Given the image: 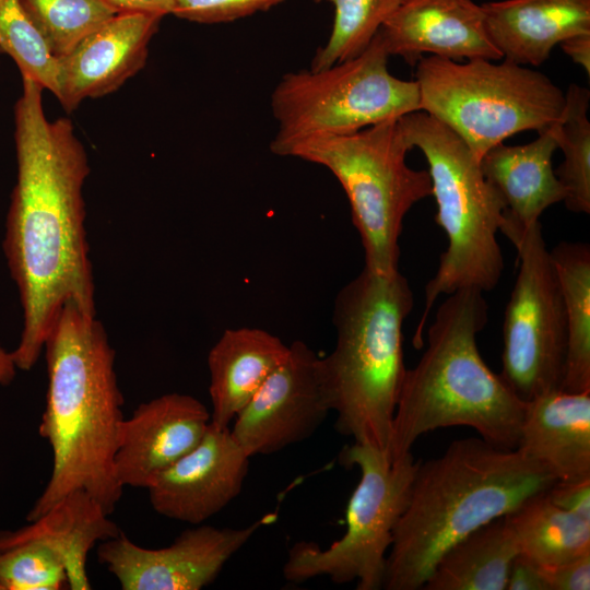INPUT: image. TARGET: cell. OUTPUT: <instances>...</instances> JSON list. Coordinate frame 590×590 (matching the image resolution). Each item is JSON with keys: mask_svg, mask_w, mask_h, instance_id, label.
<instances>
[{"mask_svg": "<svg viewBox=\"0 0 590 590\" xmlns=\"http://www.w3.org/2000/svg\"><path fill=\"white\" fill-rule=\"evenodd\" d=\"M43 91L22 76L14 106L17 174L2 243L23 320L12 355L25 371L68 302L96 315L83 197L88 158L70 119L46 118Z\"/></svg>", "mask_w": 590, "mask_h": 590, "instance_id": "1", "label": "cell"}, {"mask_svg": "<svg viewBox=\"0 0 590 590\" xmlns=\"http://www.w3.org/2000/svg\"><path fill=\"white\" fill-rule=\"evenodd\" d=\"M43 352L48 386L38 433L51 448L52 469L26 521L75 491L87 493L110 516L123 491L114 470L125 418L115 350L96 315L68 302Z\"/></svg>", "mask_w": 590, "mask_h": 590, "instance_id": "2", "label": "cell"}, {"mask_svg": "<svg viewBox=\"0 0 590 590\" xmlns=\"http://www.w3.org/2000/svg\"><path fill=\"white\" fill-rule=\"evenodd\" d=\"M555 477L517 449L453 440L420 462L387 555L382 589L418 590L458 541L545 492Z\"/></svg>", "mask_w": 590, "mask_h": 590, "instance_id": "3", "label": "cell"}, {"mask_svg": "<svg viewBox=\"0 0 590 590\" xmlns=\"http://www.w3.org/2000/svg\"><path fill=\"white\" fill-rule=\"evenodd\" d=\"M487 321L488 305L477 288L458 290L439 305L427 347L403 379L392 422V460L410 452L422 435L455 426L516 449L526 402L479 352L476 335Z\"/></svg>", "mask_w": 590, "mask_h": 590, "instance_id": "4", "label": "cell"}, {"mask_svg": "<svg viewBox=\"0 0 590 590\" xmlns=\"http://www.w3.org/2000/svg\"><path fill=\"white\" fill-rule=\"evenodd\" d=\"M414 296L409 281L367 269L338 293L337 340L322 357L335 429L390 457L393 416L406 373L403 323Z\"/></svg>", "mask_w": 590, "mask_h": 590, "instance_id": "5", "label": "cell"}, {"mask_svg": "<svg viewBox=\"0 0 590 590\" xmlns=\"http://www.w3.org/2000/svg\"><path fill=\"white\" fill-rule=\"evenodd\" d=\"M399 123L410 146L426 158L437 206L435 222L448 241L425 286L424 310L413 335L418 349L439 295L461 288L487 292L498 284L504 258L497 233L505 203L483 175L480 161L450 128L422 110L399 117Z\"/></svg>", "mask_w": 590, "mask_h": 590, "instance_id": "6", "label": "cell"}, {"mask_svg": "<svg viewBox=\"0 0 590 590\" xmlns=\"http://www.w3.org/2000/svg\"><path fill=\"white\" fill-rule=\"evenodd\" d=\"M412 150L399 118L349 134H321L292 144L284 156L329 169L342 186L365 256V269L382 275L399 271L403 220L432 196L427 170L406 164Z\"/></svg>", "mask_w": 590, "mask_h": 590, "instance_id": "7", "label": "cell"}, {"mask_svg": "<svg viewBox=\"0 0 590 590\" xmlns=\"http://www.w3.org/2000/svg\"><path fill=\"white\" fill-rule=\"evenodd\" d=\"M493 61L424 56L415 66L420 110L457 133L479 161L515 133L551 128L565 105V93L544 73Z\"/></svg>", "mask_w": 590, "mask_h": 590, "instance_id": "8", "label": "cell"}, {"mask_svg": "<svg viewBox=\"0 0 590 590\" xmlns=\"http://www.w3.org/2000/svg\"><path fill=\"white\" fill-rule=\"evenodd\" d=\"M378 33L358 56L321 70H302L282 76L271 95L278 132L272 153L285 151L305 138L349 134L420 110L416 81L393 76Z\"/></svg>", "mask_w": 590, "mask_h": 590, "instance_id": "9", "label": "cell"}, {"mask_svg": "<svg viewBox=\"0 0 590 590\" xmlns=\"http://www.w3.org/2000/svg\"><path fill=\"white\" fill-rule=\"evenodd\" d=\"M340 462L357 467L361 480L346 508V530L329 547L300 541L288 551L283 576L290 582L328 577L335 583L356 581L357 590L382 589L393 532L410 497L420 461L412 452L397 459L353 442Z\"/></svg>", "mask_w": 590, "mask_h": 590, "instance_id": "10", "label": "cell"}, {"mask_svg": "<svg viewBox=\"0 0 590 590\" xmlns=\"http://www.w3.org/2000/svg\"><path fill=\"white\" fill-rule=\"evenodd\" d=\"M499 231L515 246L519 263L505 309L499 375L528 402L562 390L567 353L566 315L540 221L523 226L504 215Z\"/></svg>", "mask_w": 590, "mask_h": 590, "instance_id": "11", "label": "cell"}, {"mask_svg": "<svg viewBox=\"0 0 590 590\" xmlns=\"http://www.w3.org/2000/svg\"><path fill=\"white\" fill-rule=\"evenodd\" d=\"M27 522L0 530V590H88L90 551L122 532L83 491Z\"/></svg>", "mask_w": 590, "mask_h": 590, "instance_id": "12", "label": "cell"}, {"mask_svg": "<svg viewBox=\"0 0 590 590\" xmlns=\"http://www.w3.org/2000/svg\"><path fill=\"white\" fill-rule=\"evenodd\" d=\"M275 519L276 514H268L240 529L197 524L161 548L142 547L121 532L98 543L96 555L122 590H200L262 526Z\"/></svg>", "mask_w": 590, "mask_h": 590, "instance_id": "13", "label": "cell"}, {"mask_svg": "<svg viewBox=\"0 0 590 590\" xmlns=\"http://www.w3.org/2000/svg\"><path fill=\"white\" fill-rule=\"evenodd\" d=\"M332 411L322 357L303 341L236 415L232 435L246 455H272L309 438Z\"/></svg>", "mask_w": 590, "mask_h": 590, "instance_id": "14", "label": "cell"}, {"mask_svg": "<svg viewBox=\"0 0 590 590\" xmlns=\"http://www.w3.org/2000/svg\"><path fill=\"white\" fill-rule=\"evenodd\" d=\"M249 459L229 426L210 424L200 442L146 488L151 506L169 519L204 523L239 495Z\"/></svg>", "mask_w": 590, "mask_h": 590, "instance_id": "15", "label": "cell"}, {"mask_svg": "<svg viewBox=\"0 0 590 590\" xmlns=\"http://www.w3.org/2000/svg\"><path fill=\"white\" fill-rule=\"evenodd\" d=\"M211 412L192 396L165 393L141 403L123 418L114 457L115 475L125 488L146 489L203 438Z\"/></svg>", "mask_w": 590, "mask_h": 590, "instance_id": "16", "label": "cell"}, {"mask_svg": "<svg viewBox=\"0 0 590 590\" xmlns=\"http://www.w3.org/2000/svg\"><path fill=\"white\" fill-rule=\"evenodd\" d=\"M161 20L152 14L117 13L69 54L57 57L55 96L66 111L76 109L86 98L115 92L142 70Z\"/></svg>", "mask_w": 590, "mask_h": 590, "instance_id": "17", "label": "cell"}, {"mask_svg": "<svg viewBox=\"0 0 590 590\" xmlns=\"http://www.w3.org/2000/svg\"><path fill=\"white\" fill-rule=\"evenodd\" d=\"M378 35L389 54L415 67L425 54L453 61L499 60L481 4L473 0H405Z\"/></svg>", "mask_w": 590, "mask_h": 590, "instance_id": "18", "label": "cell"}, {"mask_svg": "<svg viewBox=\"0 0 590 590\" xmlns=\"http://www.w3.org/2000/svg\"><path fill=\"white\" fill-rule=\"evenodd\" d=\"M516 449L556 481L590 477V391L554 390L526 402Z\"/></svg>", "mask_w": 590, "mask_h": 590, "instance_id": "19", "label": "cell"}, {"mask_svg": "<svg viewBox=\"0 0 590 590\" xmlns=\"http://www.w3.org/2000/svg\"><path fill=\"white\" fill-rule=\"evenodd\" d=\"M482 5L487 34L502 57L540 66L566 38L590 33V0H503Z\"/></svg>", "mask_w": 590, "mask_h": 590, "instance_id": "20", "label": "cell"}, {"mask_svg": "<svg viewBox=\"0 0 590 590\" xmlns=\"http://www.w3.org/2000/svg\"><path fill=\"white\" fill-rule=\"evenodd\" d=\"M288 351L290 345L266 330L226 329L208 354L211 424L228 427Z\"/></svg>", "mask_w": 590, "mask_h": 590, "instance_id": "21", "label": "cell"}, {"mask_svg": "<svg viewBox=\"0 0 590 590\" xmlns=\"http://www.w3.org/2000/svg\"><path fill=\"white\" fill-rule=\"evenodd\" d=\"M552 127L526 144L499 143L480 160L483 175L505 203L504 215L516 224L538 222L547 208L566 198L552 166L557 150Z\"/></svg>", "mask_w": 590, "mask_h": 590, "instance_id": "22", "label": "cell"}, {"mask_svg": "<svg viewBox=\"0 0 590 590\" xmlns=\"http://www.w3.org/2000/svg\"><path fill=\"white\" fill-rule=\"evenodd\" d=\"M518 554L506 517L496 518L449 547L422 589L506 590L508 570Z\"/></svg>", "mask_w": 590, "mask_h": 590, "instance_id": "23", "label": "cell"}, {"mask_svg": "<svg viewBox=\"0 0 590 590\" xmlns=\"http://www.w3.org/2000/svg\"><path fill=\"white\" fill-rule=\"evenodd\" d=\"M519 553L542 570L590 553V520L554 505L545 492L505 516Z\"/></svg>", "mask_w": 590, "mask_h": 590, "instance_id": "24", "label": "cell"}, {"mask_svg": "<svg viewBox=\"0 0 590 590\" xmlns=\"http://www.w3.org/2000/svg\"><path fill=\"white\" fill-rule=\"evenodd\" d=\"M560 284L567 324L562 390L590 391V246L560 241L551 251Z\"/></svg>", "mask_w": 590, "mask_h": 590, "instance_id": "25", "label": "cell"}, {"mask_svg": "<svg viewBox=\"0 0 590 590\" xmlns=\"http://www.w3.org/2000/svg\"><path fill=\"white\" fill-rule=\"evenodd\" d=\"M590 92L571 83L565 93L560 119L552 129L564 154L555 174L566 190V208L575 213H590Z\"/></svg>", "mask_w": 590, "mask_h": 590, "instance_id": "26", "label": "cell"}, {"mask_svg": "<svg viewBox=\"0 0 590 590\" xmlns=\"http://www.w3.org/2000/svg\"><path fill=\"white\" fill-rule=\"evenodd\" d=\"M334 20L327 44L319 48L310 70L317 71L361 55L382 24L405 0H330Z\"/></svg>", "mask_w": 590, "mask_h": 590, "instance_id": "27", "label": "cell"}, {"mask_svg": "<svg viewBox=\"0 0 590 590\" xmlns=\"http://www.w3.org/2000/svg\"><path fill=\"white\" fill-rule=\"evenodd\" d=\"M55 57L69 54L115 14L99 0H20Z\"/></svg>", "mask_w": 590, "mask_h": 590, "instance_id": "28", "label": "cell"}, {"mask_svg": "<svg viewBox=\"0 0 590 590\" xmlns=\"http://www.w3.org/2000/svg\"><path fill=\"white\" fill-rule=\"evenodd\" d=\"M0 50L11 57L21 75L57 93V62L20 0H0Z\"/></svg>", "mask_w": 590, "mask_h": 590, "instance_id": "29", "label": "cell"}, {"mask_svg": "<svg viewBox=\"0 0 590 590\" xmlns=\"http://www.w3.org/2000/svg\"><path fill=\"white\" fill-rule=\"evenodd\" d=\"M284 0H175L173 14L198 23H222L266 11Z\"/></svg>", "mask_w": 590, "mask_h": 590, "instance_id": "30", "label": "cell"}, {"mask_svg": "<svg viewBox=\"0 0 590 590\" xmlns=\"http://www.w3.org/2000/svg\"><path fill=\"white\" fill-rule=\"evenodd\" d=\"M545 495L557 507L590 520V477L555 481Z\"/></svg>", "mask_w": 590, "mask_h": 590, "instance_id": "31", "label": "cell"}, {"mask_svg": "<svg viewBox=\"0 0 590 590\" xmlns=\"http://www.w3.org/2000/svg\"><path fill=\"white\" fill-rule=\"evenodd\" d=\"M543 573L548 590H589L590 553Z\"/></svg>", "mask_w": 590, "mask_h": 590, "instance_id": "32", "label": "cell"}, {"mask_svg": "<svg viewBox=\"0 0 590 590\" xmlns=\"http://www.w3.org/2000/svg\"><path fill=\"white\" fill-rule=\"evenodd\" d=\"M506 590H548L543 570L520 553L512 559Z\"/></svg>", "mask_w": 590, "mask_h": 590, "instance_id": "33", "label": "cell"}, {"mask_svg": "<svg viewBox=\"0 0 590 590\" xmlns=\"http://www.w3.org/2000/svg\"><path fill=\"white\" fill-rule=\"evenodd\" d=\"M116 13L173 14L175 0H99Z\"/></svg>", "mask_w": 590, "mask_h": 590, "instance_id": "34", "label": "cell"}, {"mask_svg": "<svg viewBox=\"0 0 590 590\" xmlns=\"http://www.w3.org/2000/svg\"><path fill=\"white\" fill-rule=\"evenodd\" d=\"M563 51L587 75H590V33H582L570 36L559 44Z\"/></svg>", "mask_w": 590, "mask_h": 590, "instance_id": "35", "label": "cell"}, {"mask_svg": "<svg viewBox=\"0 0 590 590\" xmlns=\"http://www.w3.org/2000/svg\"><path fill=\"white\" fill-rule=\"evenodd\" d=\"M17 373V367L14 362L12 352L7 351L0 344V385L9 386L11 385Z\"/></svg>", "mask_w": 590, "mask_h": 590, "instance_id": "36", "label": "cell"}, {"mask_svg": "<svg viewBox=\"0 0 590 590\" xmlns=\"http://www.w3.org/2000/svg\"><path fill=\"white\" fill-rule=\"evenodd\" d=\"M315 2H320L321 0H314Z\"/></svg>", "mask_w": 590, "mask_h": 590, "instance_id": "37", "label": "cell"}]
</instances>
